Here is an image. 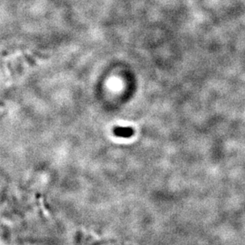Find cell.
Here are the masks:
<instances>
[{
    "label": "cell",
    "instance_id": "cell-1",
    "mask_svg": "<svg viewBox=\"0 0 245 245\" xmlns=\"http://www.w3.org/2000/svg\"><path fill=\"white\" fill-rule=\"evenodd\" d=\"M114 134L118 137L129 138L134 135V130L130 127H116L114 129Z\"/></svg>",
    "mask_w": 245,
    "mask_h": 245
}]
</instances>
